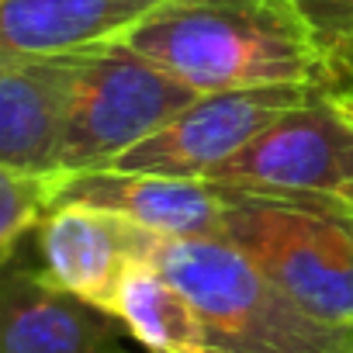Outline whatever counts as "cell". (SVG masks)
<instances>
[{"instance_id": "cell-7", "label": "cell", "mask_w": 353, "mask_h": 353, "mask_svg": "<svg viewBox=\"0 0 353 353\" xmlns=\"http://www.w3.org/2000/svg\"><path fill=\"white\" fill-rule=\"evenodd\" d=\"M159 243L163 236L125 215L87 205H56L28 236L32 256L49 281L111 315L121 284L132 270L152 263Z\"/></svg>"}, {"instance_id": "cell-10", "label": "cell", "mask_w": 353, "mask_h": 353, "mask_svg": "<svg viewBox=\"0 0 353 353\" xmlns=\"http://www.w3.org/2000/svg\"><path fill=\"white\" fill-rule=\"evenodd\" d=\"M166 0H0V66L118 42Z\"/></svg>"}, {"instance_id": "cell-6", "label": "cell", "mask_w": 353, "mask_h": 353, "mask_svg": "<svg viewBox=\"0 0 353 353\" xmlns=\"http://www.w3.org/2000/svg\"><path fill=\"white\" fill-rule=\"evenodd\" d=\"M315 90L319 87L305 83H274L198 94L181 114H173L159 132H152L111 166L132 173L208 181L215 166L253 142L274 118L305 104Z\"/></svg>"}, {"instance_id": "cell-14", "label": "cell", "mask_w": 353, "mask_h": 353, "mask_svg": "<svg viewBox=\"0 0 353 353\" xmlns=\"http://www.w3.org/2000/svg\"><path fill=\"white\" fill-rule=\"evenodd\" d=\"M291 4L315 35L325 59L353 42V0H291Z\"/></svg>"}, {"instance_id": "cell-15", "label": "cell", "mask_w": 353, "mask_h": 353, "mask_svg": "<svg viewBox=\"0 0 353 353\" xmlns=\"http://www.w3.org/2000/svg\"><path fill=\"white\" fill-rule=\"evenodd\" d=\"M325 63H329V87L339 94H353V42L336 49Z\"/></svg>"}, {"instance_id": "cell-13", "label": "cell", "mask_w": 353, "mask_h": 353, "mask_svg": "<svg viewBox=\"0 0 353 353\" xmlns=\"http://www.w3.org/2000/svg\"><path fill=\"white\" fill-rule=\"evenodd\" d=\"M59 173H21L0 166V267L52 212Z\"/></svg>"}, {"instance_id": "cell-8", "label": "cell", "mask_w": 353, "mask_h": 353, "mask_svg": "<svg viewBox=\"0 0 353 353\" xmlns=\"http://www.w3.org/2000/svg\"><path fill=\"white\" fill-rule=\"evenodd\" d=\"M118 315L42 274L25 243L0 267V353H135Z\"/></svg>"}, {"instance_id": "cell-4", "label": "cell", "mask_w": 353, "mask_h": 353, "mask_svg": "<svg viewBox=\"0 0 353 353\" xmlns=\"http://www.w3.org/2000/svg\"><path fill=\"white\" fill-rule=\"evenodd\" d=\"M198 90L170 77L125 42H104L77 59L59 173L104 170L181 114Z\"/></svg>"}, {"instance_id": "cell-3", "label": "cell", "mask_w": 353, "mask_h": 353, "mask_svg": "<svg viewBox=\"0 0 353 353\" xmlns=\"http://www.w3.org/2000/svg\"><path fill=\"white\" fill-rule=\"evenodd\" d=\"M222 239L305 312L353 329V208L222 188Z\"/></svg>"}, {"instance_id": "cell-11", "label": "cell", "mask_w": 353, "mask_h": 353, "mask_svg": "<svg viewBox=\"0 0 353 353\" xmlns=\"http://www.w3.org/2000/svg\"><path fill=\"white\" fill-rule=\"evenodd\" d=\"M77 59L80 52L0 66V166L59 173Z\"/></svg>"}, {"instance_id": "cell-16", "label": "cell", "mask_w": 353, "mask_h": 353, "mask_svg": "<svg viewBox=\"0 0 353 353\" xmlns=\"http://www.w3.org/2000/svg\"><path fill=\"white\" fill-rule=\"evenodd\" d=\"M336 94H339V90H336ZM339 97H343V101L350 104V111H353V94H339Z\"/></svg>"}, {"instance_id": "cell-1", "label": "cell", "mask_w": 353, "mask_h": 353, "mask_svg": "<svg viewBox=\"0 0 353 353\" xmlns=\"http://www.w3.org/2000/svg\"><path fill=\"white\" fill-rule=\"evenodd\" d=\"M118 42L198 94L329 87V63L291 0H166Z\"/></svg>"}, {"instance_id": "cell-5", "label": "cell", "mask_w": 353, "mask_h": 353, "mask_svg": "<svg viewBox=\"0 0 353 353\" xmlns=\"http://www.w3.org/2000/svg\"><path fill=\"white\" fill-rule=\"evenodd\" d=\"M212 184L315 198L353 208V111L332 90L319 87L305 104L274 118L253 142L208 173Z\"/></svg>"}, {"instance_id": "cell-12", "label": "cell", "mask_w": 353, "mask_h": 353, "mask_svg": "<svg viewBox=\"0 0 353 353\" xmlns=\"http://www.w3.org/2000/svg\"><path fill=\"white\" fill-rule=\"evenodd\" d=\"M114 315L145 353H212L194 301L152 263L121 284Z\"/></svg>"}, {"instance_id": "cell-2", "label": "cell", "mask_w": 353, "mask_h": 353, "mask_svg": "<svg viewBox=\"0 0 353 353\" xmlns=\"http://www.w3.org/2000/svg\"><path fill=\"white\" fill-rule=\"evenodd\" d=\"M152 267L194 301L212 353H353V329L305 312L225 239H163Z\"/></svg>"}, {"instance_id": "cell-9", "label": "cell", "mask_w": 353, "mask_h": 353, "mask_svg": "<svg viewBox=\"0 0 353 353\" xmlns=\"http://www.w3.org/2000/svg\"><path fill=\"white\" fill-rule=\"evenodd\" d=\"M56 205H87L125 215L163 239H222V188L191 176H159L132 170L59 173Z\"/></svg>"}]
</instances>
